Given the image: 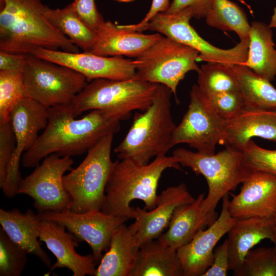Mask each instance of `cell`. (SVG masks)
Here are the masks:
<instances>
[{
  "instance_id": "obj_1",
  "label": "cell",
  "mask_w": 276,
  "mask_h": 276,
  "mask_svg": "<svg viewBox=\"0 0 276 276\" xmlns=\"http://www.w3.org/2000/svg\"><path fill=\"white\" fill-rule=\"evenodd\" d=\"M49 122L34 145L22 155L25 168H35L51 154L75 156L87 152L107 134L118 133L120 114L107 110L94 109L79 119L74 115L71 103L48 108Z\"/></svg>"
},
{
  "instance_id": "obj_2",
  "label": "cell",
  "mask_w": 276,
  "mask_h": 276,
  "mask_svg": "<svg viewBox=\"0 0 276 276\" xmlns=\"http://www.w3.org/2000/svg\"><path fill=\"white\" fill-rule=\"evenodd\" d=\"M41 0H0V51L32 54L38 48L78 53L50 21Z\"/></svg>"
},
{
  "instance_id": "obj_3",
  "label": "cell",
  "mask_w": 276,
  "mask_h": 276,
  "mask_svg": "<svg viewBox=\"0 0 276 276\" xmlns=\"http://www.w3.org/2000/svg\"><path fill=\"white\" fill-rule=\"evenodd\" d=\"M172 155L158 156L145 165L129 159L116 160L107 180L101 211L128 219L134 217L135 208L131 202L140 200L144 209L151 210L156 205L157 189L164 171L169 168L181 170Z\"/></svg>"
},
{
  "instance_id": "obj_4",
  "label": "cell",
  "mask_w": 276,
  "mask_h": 276,
  "mask_svg": "<svg viewBox=\"0 0 276 276\" xmlns=\"http://www.w3.org/2000/svg\"><path fill=\"white\" fill-rule=\"evenodd\" d=\"M171 89L159 84L151 105L136 112L126 135L114 149L120 159H129L142 165L152 158L165 155L172 148L176 127L171 113Z\"/></svg>"
},
{
  "instance_id": "obj_5",
  "label": "cell",
  "mask_w": 276,
  "mask_h": 276,
  "mask_svg": "<svg viewBox=\"0 0 276 276\" xmlns=\"http://www.w3.org/2000/svg\"><path fill=\"white\" fill-rule=\"evenodd\" d=\"M172 156L180 165L205 178L208 193L201 203V215L209 226L218 218L215 209L219 201L235 191L251 172L243 164L242 152L230 147L216 154L178 148L173 151Z\"/></svg>"
},
{
  "instance_id": "obj_6",
  "label": "cell",
  "mask_w": 276,
  "mask_h": 276,
  "mask_svg": "<svg viewBox=\"0 0 276 276\" xmlns=\"http://www.w3.org/2000/svg\"><path fill=\"white\" fill-rule=\"evenodd\" d=\"M159 84L145 81L137 76L127 80L97 79L88 82L71 102L74 115L104 109L115 112L124 120L134 110L145 111L152 104Z\"/></svg>"
},
{
  "instance_id": "obj_7",
  "label": "cell",
  "mask_w": 276,
  "mask_h": 276,
  "mask_svg": "<svg viewBox=\"0 0 276 276\" xmlns=\"http://www.w3.org/2000/svg\"><path fill=\"white\" fill-rule=\"evenodd\" d=\"M114 135L110 133L103 136L87 151L78 167L63 176L64 187L72 199L71 211H101L114 164L111 159Z\"/></svg>"
},
{
  "instance_id": "obj_8",
  "label": "cell",
  "mask_w": 276,
  "mask_h": 276,
  "mask_svg": "<svg viewBox=\"0 0 276 276\" xmlns=\"http://www.w3.org/2000/svg\"><path fill=\"white\" fill-rule=\"evenodd\" d=\"M22 77L26 97L47 108L71 103L88 83L73 69L32 54L26 59Z\"/></svg>"
},
{
  "instance_id": "obj_9",
  "label": "cell",
  "mask_w": 276,
  "mask_h": 276,
  "mask_svg": "<svg viewBox=\"0 0 276 276\" xmlns=\"http://www.w3.org/2000/svg\"><path fill=\"white\" fill-rule=\"evenodd\" d=\"M198 56L195 49L162 36L134 59L136 76L145 81L166 86L178 103L177 86L188 72H199Z\"/></svg>"
},
{
  "instance_id": "obj_10",
  "label": "cell",
  "mask_w": 276,
  "mask_h": 276,
  "mask_svg": "<svg viewBox=\"0 0 276 276\" xmlns=\"http://www.w3.org/2000/svg\"><path fill=\"white\" fill-rule=\"evenodd\" d=\"M193 17L190 7L174 13L159 12L153 16L141 29L157 32L199 52L197 61L220 63L229 66L244 64L248 57L249 38L240 40L234 47L222 49L202 38L190 24Z\"/></svg>"
},
{
  "instance_id": "obj_11",
  "label": "cell",
  "mask_w": 276,
  "mask_h": 276,
  "mask_svg": "<svg viewBox=\"0 0 276 276\" xmlns=\"http://www.w3.org/2000/svg\"><path fill=\"white\" fill-rule=\"evenodd\" d=\"M188 109L173 132L171 146L187 144L197 151L215 153L221 144L226 120L215 111L205 95L194 84L190 93Z\"/></svg>"
},
{
  "instance_id": "obj_12",
  "label": "cell",
  "mask_w": 276,
  "mask_h": 276,
  "mask_svg": "<svg viewBox=\"0 0 276 276\" xmlns=\"http://www.w3.org/2000/svg\"><path fill=\"white\" fill-rule=\"evenodd\" d=\"M73 164L71 157H61L55 153L46 156L22 179L18 194L31 197L38 212L71 210L72 199L64 187L63 177L66 171L72 169Z\"/></svg>"
},
{
  "instance_id": "obj_13",
  "label": "cell",
  "mask_w": 276,
  "mask_h": 276,
  "mask_svg": "<svg viewBox=\"0 0 276 276\" xmlns=\"http://www.w3.org/2000/svg\"><path fill=\"white\" fill-rule=\"evenodd\" d=\"M9 121L15 135L16 148L2 191L6 197L12 198L18 194L23 179L19 171L22 155L34 145L39 131L46 128L49 109L38 102L25 97L11 111Z\"/></svg>"
},
{
  "instance_id": "obj_14",
  "label": "cell",
  "mask_w": 276,
  "mask_h": 276,
  "mask_svg": "<svg viewBox=\"0 0 276 276\" xmlns=\"http://www.w3.org/2000/svg\"><path fill=\"white\" fill-rule=\"evenodd\" d=\"M37 214L41 220L52 221L63 225L79 241L86 242L97 262L100 261L103 252L108 249L114 230L129 219L108 215L101 211L83 213L71 210L45 211Z\"/></svg>"
},
{
  "instance_id": "obj_15",
  "label": "cell",
  "mask_w": 276,
  "mask_h": 276,
  "mask_svg": "<svg viewBox=\"0 0 276 276\" xmlns=\"http://www.w3.org/2000/svg\"><path fill=\"white\" fill-rule=\"evenodd\" d=\"M42 59L67 66L83 75L88 82L97 79L123 80L136 76L134 60L104 56L88 52H67L38 48L32 53Z\"/></svg>"
},
{
  "instance_id": "obj_16",
  "label": "cell",
  "mask_w": 276,
  "mask_h": 276,
  "mask_svg": "<svg viewBox=\"0 0 276 276\" xmlns=\"http://www.w3.org/2000/svg\"><path fill=\"white\" fill-rule=\"evenodd\" d=\"M220 216L207 229H201L187 244L177 250L183 276H202L211 266L217 243L235 223L229 211L228 194L222 198Z\"/></svg>"
},
{
  "instance_id": "obj_17",
  "label": "cell",
  "mask_w": 276,
  "mask_h": 276,
  "mask_svg": "<svg viewBox=\"0 0 276 276\" xmlns=\"http://www.w3.org/2000/svg\"><path fill=\"white\" fill-rule=\"evenodd\" d=\"M195 200L182 182L163 190L158 195L156 206L149 211L135 208V221L128 226L134 236L138 248L144 243L160 236L168 227L176 208Z\"/></svg>"
},
{
  "instance_id": "obj_18",
  "label": "cell",
  "mask_w": 276,
  "mask_h": 276,
  "mask_svg": "<svg viewBox=\"0 0 276 276\" xmlns=\"http://www.w3.org/2000/svg\"><path fill=\"white\" fill-rule=\"evenodd\" d=\"M239 193L233 195L228 210L236 219L260 217L274 219L276 215V176L251 171L242 182Z\"/></svg>"
},
{
  "instance_id": "obj_19",
  "label": "cell",
  "mask_w": 276,
  "mask_h": 276,
  "mask_svg": "<svg viewBox=\"0 0 276 276\" xmlns=\"http://www.w3.org/2000/svg\"><path fill=\"white\" fill-rule=\"evenodd\" d=\"M65 226L47 220H41L39 226V240L43 241L56 258V262L44 275H49L54 269L66 268L73 276L95 275L97 262L93 254L82 256L76 252L78 240Z\"/></svg>"
},
{
  "instance_id": "obj_20",
  "label": "cell",
  "mask_w": 276,
  "mask_h": 276,
  "mask_svg": "<svg viewBox=\"0 0 276 276\" xmlns=\"http://www.w3.org/2000/svg\"><path fill=\"white\" fill-rule=\"evenodd\" d=\"M96 33L95 42L88 52L104 56L135 58L162 36L159 33L145 34L127 29L109 20L103 22Z\"/></svg>"
},
{
  "instance_id": "obj_21",
  "label": "cell",
  "mask_w": 276,
  "mask_h": 276,
  "mask_svg": "<svg viewBox=\"0 0 276 276\" xmlns=\"http://www.w3.org/2000/svg\"><path fill=\"white\" fill-rule=\"evenodd\" d=\"M229 270L236 276L245 257L252 248L264 239L276 245L274 219L249 217L237 219L227 233Z\"/></svg>"
},
{
  "instance_id": "obj_22",
  "label": "cell",
  "mask_w": 276,
  "mask_h": 276,
  "mask_svg": "<svg viewBox=\"0 0 276 276\" xmlns=\"http://www.w3.org/2000/svg\"><path fill=\"white\" fill-rule=\"evenodd\" d=\"M254 137L276 143V110L245 108L226 121L221 144L240 151Z\"/></svg>"
},
{
  "instance_id": "obj_23",
  "label": "cell",
  "mask_w": 276,
  "mask_h": 276,
  "mask_svg": "<svg viewBox=\"0 0 276 276\" xmlns=\"http://www.w3.org/2000/svg\"><path fill=\"white\" fill-rule=\"evenodd\" d=\"M41 219L31 209L21 213L18 209H0V224L9 238L28 254L37 257L46 266L51 267V260L42 248L39 239Z\"/></svg>"
},
{
  "instance_id": "obj_24",
  "label": "cell",
  "mask_w": 276,
  "mask_h": 276,
  "mask_svg": "<svg viewBox=\"0 0 276 276\" xmlns=\"http://www.w3.org/2000/svg\"><path fill=\"white\" fill-rule=\"evenodd\" d=\"M129 276H183L177 250L158 239L144 243L138 249Z\"/></svg>"
},
{
  "instance_id": "obj_25",
  "label": "cell",
  "mask_w": 276,
  "mask_h": 276,
  "mask_svg": "<svg viewBox=\"0 0 276 276\" xmlns=\"http://www.w3.org/2000/svg\"><path fill=\"white\" fill-rule=\"evenodd\" d=\"M138 249L129 226L124 223L120 225L112 234L109 247L100 261L95 276H129Z\"/></svg>"
},
{
  "instance_id": "obj_26",
  "label": "cell",
  "mask_w": 276,
  "mask_h": 276,
  "mask_svg": "<svg viewBox=\"0 0 276 276\" xmlns=\"http://www.w3.org/2000/svg\"><path fill=\"white\" fill-rule=\"evenodd\" d=\"M204 194H200L194 202L176 208L167 231L158 239L163 243L177 250L188 243L208 222L201 215V205Z\"/></svg>"
},
{
  "instance_id": "obj_27",
  "label": "cell",
  "mask_w": 276,
  "mask_h": 276,
  "mask_svg": "<svg viewBox=\"0 0 276 276\" xmlns=\"http://www.w3.org/2000/svg\"><path fill=\"white\" fill-rule=\"evenodd\" d=\"M250 26L248 57L243 64L271 81L276 77V49L271 29L260 21L252 22Z\"/></svg>"
},
{
  "instance_id": "obj_28",
  "label": "cell",
  "mask_w": 276,
  "mask_h": 276,
  "mask_svg": "<svg viewBox=\"0 0 276 276\" xmlns=\"http://www.w3.org/2000/svg\"><path fill=\"white\" fill-rule=\"evenodd\" d=\"M246 108L276 110V88L243 64L231 65Z\"/></svg>"
},
{
  "instance_id": "obj_29",
  "label": "cell",
  "mask_w": 276,
  "mask_h": 276,
  "mask_svg": "<svg viewBox=\"0 0 276 276\" xmlns=\"http://www.w3.org/2000/svg\"><path fill=\"white\" fill-rule=\"evenodd\" d=\"M50 21L83 52H89L96 38V31L90 28L75 11L72 3L65 7L47 11Z\"/></svg>"
},
{
  "instance_id": "obj_30",
  "label": "cell",
  "mask_w": 276,
  "mask_h": 276,
  "mask_svg": "<svg viewBox=\"0 0 276 276\" xmlns=\"http://www.w3.org/2000/svg\"><path fill=\"white\" fill-rule=\"evenodd\" d=\"M206 24L223 31H234L240 40L249 38L250 25L244 11L230 0H213L206 17Z\"/></svg>"
},
{
  "instance_id": "obj_31",
  "label": "cell",
  "mask_w": 276,
  "mask_h": 276,
  "mask_svg": "<svg viewBox=\"0 0 276 276\" xmlns=\"http://www.w3.org/2000/svg\"><path fill=\"white\" fill-rule=\"evenodd\" d=\"M197 73V85L205 95L239 90L238 81L231 66L207 62Z\"/></svg>"
},
{
  "instance_id": "obj_32",
  "label": "cell",
  "mask_w": 276,
  "mask_h": 276,
  "mask_svg": "<svg viewBox=\"0 0 276 276\" xmlns=\"http://www.w3.org/2000/svg\"><path fill=\"white\" fill-rule=\"evenodd\" d=\"M25 97L22 71H0V123L9 120L12 109Z\"/></svg>"
},
{
  "instance_id": "obj_33",
  "label": "cell",
  "mask_w": 276,
  "mask_h": 276,
  "mask_svg": "<svg viewBox=\"0 0 276 276\" xmlns=\"http://www.w3.org/2000/svg\"><path fill=\"white\" fill-rule=\"evenodd\" d=\"M236 276H276V245L250 249Z\"/></svg>"
},
{
  "instance_id": "obj_34",
  "label": "cell",
  "mask_w": 276,
  "mask_h": 276,
  "mask_svg": "<svg viewBox=\"0 0 276 276\" xmlns=\"http://www.w3.org/2000/svg\"><path fill=\"white\" fill-rule=\"evenodd\" d=\"M27 252L0 229V275L19 276L28 262Z\"/></svg>"
},
{
  "instance_id": "obj_35",
  "label": "cell",
  "mask_w": 276,
  "mask_h": 276,
  "mask_svg": "<svg viewBox=\"0 0 276 276\" xmlns=\"http://www.w3.org/2000/svg\"><path fill=\"white\" fill-rule=\"evenodd\" d=\"M240 151L243 164L250 172L261 171L276 176V150L261 147L250 139Z\"/></svg>"
},
{
  "instance_id": "obj_36",
  "label": "cell",
  "mask_w": 276,
  "mask_h": 276,
  "mask_svg": "<svg viewBox=\"0 0 276 276\" xmlns=\"http://www.w3.org/2000/svg\"><path fill=\"white\" fill-rule=\"evenodd\" d=\"M205 96L217 113L226 121L236 117L245 109L244 100L239 90L210 94Z\"/></svg>"
},
{
  "instance_id": "obj_37",
  "label": "cell",
  "mask_w": 276,
  "mask_h": 276,
  "mask_svg": "<svg viewBox=\"0 0 276 276\" xmlns=\"http://www.w3.org/2000/svg\"><path fill=\"white\" fill-rule=\"evenodd\" d=\"M16 148V139L9 120L0 123V188L6 182L9 169Z\"/></svg>"
},
{
  "instance_id": "obj_38",
  "label": "cell",
  "mask_w": 276,
  "mask_h": 276,
  "mask_svg": "<svg viewBox=\"0 0 276 276\" xmlns=\"http://www.w3.org/2000/svg\"><path fill=\"white\" fill-rule=\"evenodd\" d=\"M72 4L80 17L94 30L105 21L97 10L95 0H74Z\"/></svg>"
},
{
  "instance_id": "obj_39",
  "label": "cell",
  "mask_w": 276,
  "mask_h": 276,
  "mask_svg": "<svg viewBox=\"0 0 276 276\" xmlns=\"http://www.w3.org/2000/svg\"><path fill=\"white\" fill-rule=\"evenodd\" d=\"M212 2L213 0H172L165 12L174 13L189 7L192 10L193 17L196 19L205 18L212 7Z\"/></svg>"
},
{
  "instance_id": "obj_40",
  "label": "cell",
  "mask_w": 276,
  "mask_h": 276,
  "mask_svg": "<svg viewBox=\"0 0 276 276\" xmlns=\"http://www.w3.org/2000/svg\"><path fill=\"white\" fill-rule=\"evenodd\" d=\"M228 270V244L226 239L214 250L212 264L202 276H226Z\"/></svg>"
},
{
  "instance_id": "obj_41",
  "label": "cell",
  "mask_w": 276,
  "mask_h": 276,
  "mask_svg": "<svg viewBox=\"0 0 276 276\" xmlns=\"http://www.w3.org/2000/svg\"><path fill=\"white\" fill-rule=\"evenodd\" d=\"M170 5V0H152L148 12L141 21L135 24L121 25V26L132 31L141 32L142 28L149 22L153 16L159 12H166Z\"/></svg>"
},
{
  "instance_id": "obj_42",
  "label": "cell",
  "mask_w": 276,
  "mask_h": 276,
  "mask_svg": "<svg viewBox=\"0 0 276 276\" xmlns=\"http://www.w3.org/2000/svg\"><path fill=\"white\" fill-rule=\"evenodd\" d=\"M27 55L0 51V71H22Z\"/></svg>"
},
{
  "instance_id": "obj_43",
  "label": "cell",
  "mask_w": 276,
  "mask_h": 276,
  "mask_svg": "<svg viewBox=\"0 0 276 276\" xmlns=\"http://www.w3.org/2000/svg\"><path fill=\"white\" fill-rule=\"evenodd\" d=\"M268 26L270 28H276V5L273 9V13Z\"/></svg>"
},
{
  "instance_id": "obj_44",
  "label": "cell",
  "mask_w": 276,
  "mask_h": 276,
  "mask_svg": "<svg viewBox=\"0 0 276 276\" xmlns=\"http://www.w3.org/2000/svg\"><path fill=\"white\" fill-rule=\"evenodd\" d=\"M274 220H275V229H276V215L274 217Z\"/></svg>"
}]
</instances>
